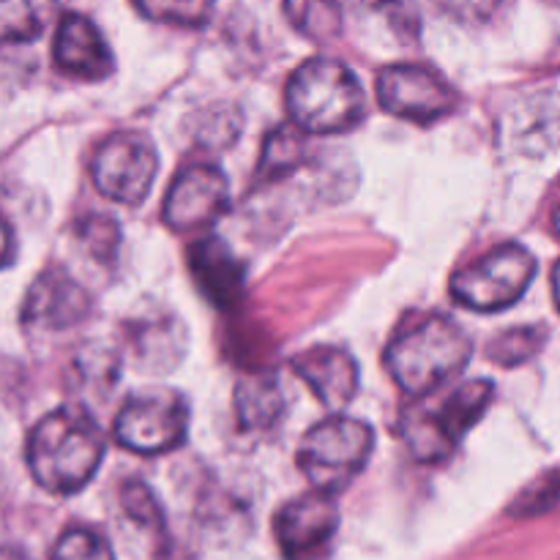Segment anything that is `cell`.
<instances>
[{
    "label": "cell",
    "mask_w": 560,
    "mask_h": 560,
    "mask_svg": "<svg viewBox=\"0 0 560 560\" xmlns=\"http://www.w3.org/2000/svg\"><path fill=\"white\" fill-rule=\"evenodd\" d=\"M107 443L91 413L60 408L44 416L27 438V468L52 495H74L91 485L102 465Z\"/></svg>",
    "instance_id": "6da1fadb"
},
{
    "label": "cell",
    "mask_w": 560,
    "mask_h": 560,
    "mask_svg": "<svg viewBox=\"0 0 560 560\" xmlns=\"http://www.w3.org/2000/svg\"><path fill=\"white\" fill-rule=\"evenodd\" d=\"M474 355V342L443 315L405 326L386 350V366L408 397H427L457 377Z\"/></svg>",
    "instance_id": "7a4b0ae2"
},
{
    "label": "cell",
    "mask_w": 560,
    "mask_h": 560,
    "mask_svg": "<svg viewBox=\"0 0 560 560\" xmlns=\"http://www.w3.org/2000/svg\"><path fill=\"white\" fill-rule=\"evenodd\" d=\"M290 120L304 135H345L366 118V93L359 77L331 58H312L290 74Z\"/></svg>",
    "instance_id": "3957f363"
},
{
    "label": "cell",
    "mask_w": 560,
    "mask_h": 560,
    "mask_svg": "<svg viewBox=\"0 0 560 560\" xmlns=\"http://www.w3.org/2000/svg\"><path fill=\"white\" fill-rule=\"evenodd\" d=\"M372 446L375 432L366 421L331 416L306 432L299 448V468L317 492L337 495L366 468Z\"/></svg>",
    "instance_id": "277c9868"
},
{
    "label": "cell",
    "mask_w": 560,
    "mask_h": 560,
    "mask_svg": "<svg viewBox=\"0 0 560 560\" xmlns=\"http://www.w3.org/2000/svg\"><path fill=\"white\" fill-rule=\"evenodd\" d=\"M189 402L173 388H148L126 399L115 416V441L142 457H159L184 446L189 435Z\"/></svg>",
    "instance_id": "5b68a950"
},
{
    "label": "cell",
    "mask_w": 560,
    "mask_h": 560,
    "mask_svg": "<svg viewBox=\"0 0 560 560\" xmlns=\"http://www.w3.org/2000/svg\"><path fill=\"white\" fill-rule=\"evenodd\" d=\"M536 277V257L520 244H503L454 273L452 295L474 312H501L517 304Z\"/></svg>",
    "instance_id": "8992f818"
},
{
    "label": "cell",
    "mask_w": 560,
    "mask_h": 560,
    "mask_svg": "<svg viewBox=\"0 0 560 560\" xmlns=\"http://www.w3.org/2000/svg\"><path fill=\"white\" fill-rule=\"evenodd\" d=\"M495 397L490 381H470L452 397L443 399L438 413H410L402 424V438L419 463H441L457 448L465 432L485 416Z\"/></svg>",
    "instance_id": "52a82bcc"
},
{
    "label": "cell",
    "mask_w": 560,
    "mask_h": 560,
    "mask_svg": "<svg viewBox=\"0 0 560 560\" xmlns=\"http://www.w3.org/2000/svg\"><path fill=\"white\" fill-rule=\"evenodd\" d=\"M159 156L142 131H115L91 159L96 189L120 206H140L156 178Z\"/></svg>",
    "instance_id": "ba28073f"
},
{
    "label": "cell",
    "mask_w": 560,
    "mask_h": 560,
    "mask_svg": "<svg viewBox=\"0 0 560 560\" xmlns=\"http://www.w3.org/2000/svg\"><path fill=\"white\" fill-rule=\"evenodd\" d=\"M377 102L394 118L427 126L452 115L459 96L430 66L399 63L377 74Z\"/></svg>",
    "instance_id": "9c48e42d"
},
{
    "label": "cell",
    "mask_w": 560,
    "mask_h": 560,
    "mask_svg": "<svg viewBox=\"0 0 560 560\" xmlns=\"http://www.w3.org/2000/svg\"><path fill=\"white\" fill-rule=\"evenodd\" d=\"M230 208L228 178L211 164L184 167L164 197V224L175 233H200L224 217Z\"/></svg>",
    "instance_id": "30bf717a"
},
{
    "label": "cell",
    "mask_w": 560,
    "mask_h": 560,
    "mask_svg": "<svg viewBox=\"0 0 560 560\" xmlns=\"http://www.w3.org/2000/svg\"><path fill=\"white\" fill-rule=\"evenodd\" d=\"M337 501L317 490L284 503L273 520V536L284 560H317L337 536Z\"/></svg>",
    "instance_id": "8fae6325"
},
{
    "label": "cell",
    "mask_w": 560,
    "mask_h": 560,
    "mask_svg": "<svg viewBox=\"0 0 560 560\" xmlns=\"http://www.w3.org/2000/svg\"><path fill=\"white\" fill-rule=\"evenodd\" d=\"M91 312V295L60 268H49L27 290L22 306V323L33 331H66L85 320Z\"/></svg>",
    "instance_id": "7c38bea8"
},
{
    "label": "cell",
    "mask_w": 560,
    "mask_h": 560,
    "mask_svg": "<svg viewBox=\"0 0 560 560\" xmlns=\"http://www.w3.org/2000/svg\"><path fill=\"white\" fill-rule=\"evenodd\" d=\"M52 58L63 74L77 80H107L115 69L113 49L104 42L102 31L82 14L60 16L52 42Z\"/></svg>",
    "instance_id": "4fadbf2b"
},
{
    "label": "cell",
    "mask_w": 560,
    "mask_h": 560,
    "mask_svg": "<svg viewBox=\"0 0 560 560\" xmlns=\"http://www.w3.org/2000/svg\"><path fill=\"white\" fill-rule=\"evenodd\" d=\"M293 372L334 413L348 408L359 392V364L342 348L317 345L306 353H299L293 359Z\"/></svg>",
    "instance_id": "5bb4252c"
},
{
    "label": "cell",
    "mask_w": 560,
    "mask_h": 560,
    "mask_svg": "<svg viewBox=\"0 0 560 560\" xmlns=\"http://www.w3.org/2000/svg\"><path fill=\"white\" fill-rule=\"evenodd\" d=\"M189 266L200 293L219 310H230L244 295V266L228 244L217 235L195 241L189 249Z\"/></svg>",
    "instance_id": "9a60e30c"
},
{
    "label": "cell",
    "mask_w": 560,
    "mask_h": 560,
    "mask_svg": "<svg viewBox=\"0 0 560 560\" xmlns=\"http://www.w3.org/2000/svg\"><path fill=\"white\" fill-rule=\"evenodd\" d=\"M282 410L284 394L271 372L244 377L235 386V416H238L241 430H268L282 416Z\"/></svg>",
    "instance_id": "2e32d148"
},
{
    "label": "cell",
    "mask_w": 560,
    "mask_h": 560,
    "mask_svg": "<svg viewBox=\"0 0 560 560\" xmlns=\"http://www.w3.org/2000/svg\"><path fill=\"white\" fill-rule=\"evenodd\" d=\"M58 0H0V44H25L42 36Z\"/></svg>",
    "instance_id": "e0dca14e"
},
{
    "label": "cell",
    "mask_w": 560,
    "mask_h": 560,
    "mask_svg": "<svg viewBox=\"0 0 560 560\" xmlns=\"http://www.w3.org/2000/svg\"><path fill=\"white\" fill-rule=\"evenodd\" d=\"M284 16L304 38L328 44L342 33V5L339 0H282Z\"/></svg>",
    "instance_id": "ac0fdd59"
},
{
    "label": "cell",
    "mask_w": 560,
    "mask_h": 560,
    "mask_svg": "<svg viewBox=\"0 0 560 560\" xmlns=\"http://www.w3.org/2000/svg\"><path fill=\"white\" fill-rule=\"evenodd\" d=\"M306 153V140L304 131L295 124L279 126L271 135L266 137V145H262L260 164H257V178L262 184H273V180H282L304 162Z\"/></svg>",
    "instance_id": "d6986e66"
},
{
    "label": "cell",
    "mask_w": 560,
    "mask_h": 560,
    "mask_svg": "<svg viewBox=\"0 0 560 560\" xmlns=\"http://www.w3.org/2000/svg\"><path fill=\"white\" fill-rule=\"evenodd\" d=\"M148 20L178 27H202L213 14V0H135Z\"/></svg>",
    "instance_id": "ffe728a7"
},
{
    "label": "cell",
    "mask_w": 560,
    "mask_h": 560,
    "mask_svg": "<svg viewBox=\"0 0 560 560\" xmlns=\"http://www.w3.org/2000/svg\"><path fill=\"white\" fill-rule=\"evenodd\" d=\"M547 342V328L541 326H525V328H512V331L501 334L495 342L490 345L487 355H490L495 364L501 366H517L525 364L528 359H534Z\"/></svg>",
    "instance_id": "44dd1931"
},
{
    "label": "cell",
    "mask_w": 560,
    "mask_h": 560,
    "mask_svg": "<svg viewBox=\"0 0 560 560\" xmlns=\"http://www.w3.org/2000/svg\"><path fill=\"white\" fill-rule=\"evenodd\" d=\"M49 560H115L113 547L88 528H71L55 541V550Z\"/></svg>",
    "instance_id": "7402d4cb"
},
{
    "label": "cell",
    "mask_w": 560,
    "mask_h": 560,
    "mask_svg": "<svg viewBox=\"0 0 560 560\" xmlns=\"http://www.w3.org/2000/svg\"><path fill=\"white\" fill-rule=\"evenodd\" d=\"M80 241L85 244V249L91 252L93 260H115V252L120 244V230L115 224V219L104 217H88L80 224Z\"/></svg>",
    "instance_id": "603a6c76"
},
{
    "label": "cell",
    "mask_w": 560,
    "mask_h": 560,
    "mask_svg": "<svg viewBox=\"0 0 560 560\" xmlns=\"http://www.w3.org/2000/svg\"><path fill=\"white\" fill-rule=\"evenodd\" d=\"M120 503H124L126 514L140 525H159V520H162L156 498H153L151 490H148L145 485H140V481L124 485V490H120Z\"/></svg>",
    "instance_id": "cb8c5ba5"
},
{
    "label": "cell",
    "mask_w": 560,
    "mask_h": 560,
    "mask_svg": "<svg viewBox=\"0 0 560 560\" xmlns=\"http://www.w3.org/2000/svg\"><path fill=\"white\" fill-rule=\"evenodd\" d=\"M443 9L463 22H485L498 11L501 0H441Z\"/></svg>",
    "instance_id": "d4e9b609"
},
{
    "label": "cell",
    "mask_w": 560,
    "mask_h": 560,
    "mask_svg": "<svg viewBox=\"0 0 560 560\" xmlns=\"http://www.w3.org/2000/svg\"><path fill=\"white\" fill-rule=\"evenodd\" d=\"M14 252H16L14 230L9 228V222L0 219V268H5L11 260H14Z\"/></svg>",
    "instance_id": "484cf974"
},
{
    "label": "cell",
    "mask_w": 560,
    "mask_h": 560,
    "mask_svg": "<svg viewBox=\"0 0 560 560\" xmlns=\"http://www.w3.org/2000/svg\"><path fill=\"white\" fill-rule=\"evenodd\" d=\"M0 560H33L27 552L16 550V547H0Z\"/></svg>",
    "instance_id": "4316f807"
},
{
    "label": "cell",
    "mask_w": 560,
    "mask_h": 560,
    "mask_svg": "<svg viewBox=\"0 0 560 560\" xmlns=\"http://www.w3.org/2000/svg\"><path fill=\"white\" fill-rule=\"evenodd\" d=\"M552 299H556V306L560 310V262L552 268Z\"/></svg>",
    "instance_id": "83f0119b"
},
{
    "label": "cell",
    "mask_w": 560,
    "mask_h": 560,
    "mask_svg": "<svg viewBox=\"0 0 560 560\" xmlns=\"http://www.w3.org/2000/svg\"><path fill=\"white\" fill-rule=\"evenodd\" d=\"M364 5H370V9H383V5L394 3V0H361Z\"/></svg>",
    "instance_id": "f1b7e54d"
},
{
    "label": "cell",
    "mask_w": 560,
    "mask_h": 560,
    "mask_svg": "<svg viewBox=\"0 0 560 560\" xmlns=\"http://www.w3.org/2000/svg\"><path fill=\"white\" fill-rule=\"evenodd\" d=\"M552 224H556V230H558V235H560V206H558V211H556V219H552Z\"/></svg>",
    "instance_id": "f546056e"
}]
</instances>
